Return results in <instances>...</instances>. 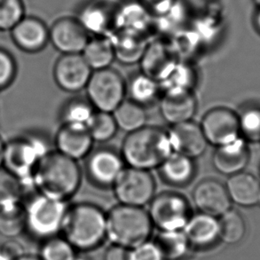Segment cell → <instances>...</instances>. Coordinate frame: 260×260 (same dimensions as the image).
Returning a JSON list of instances; mask_svg holds the SVG:
<instances>
[{
  "instance_id": "4fadbf2b",
  "label": "cell",
  "mask_w": 260,
  "mask_h": 260,
  "mask_svg": "<svg viewBox=\"0 0 260 260\" xmlns=\"http://www.w3.org/2000/svg\"><path fill=\"white\" fill-rule=\"evenodd\" d=\"M92 70L81 53L62 54L53 67V78L57 85L68 92H78L85 89Z\"/></svg>"
},
{
  "instance_id": "ab89813d",
  "label": "cell",
  "mask_w": 260,
  "mask_h": 260,
  "mask_svg": "<svg viewBox=\"0 0 260 260\" xmlns=\"http://www.w3.org/2000/svg\"><path fill=\"white\" fill-rule=\"evenodd\" d=\"M240 131L252 140H260V109H248L239 116Z\"/></svg>"
},
{
  "instance_id": "484cf974",
  "label": "cell",
  "mask_w": 260,
  "mask_h": 260,
  "mask_svg": "<svg viewBox=\"0 0 260 260\" xmlns=\"http://www.w3.org/2000/svg\"><path fill=\"white\" fill-rule=\"evenodd\" d=\"M225 187L230 199L236 204L251 206L259 203L260 184L251 174L241 172L231 175Z\"/></svg>"
},
{
  "instance_id": "52a82bcc",
  "label": "cell",
  "mask_w": 260,
  "mask_h": 260,
  "mask_svg": "<svg viewBox=\"0 0 260 260\" xmlns=\"http://www.w3.org/2000/svg\"><path fill=\"white\" fill-rule=\"evenodd\" d=\"M87 100L95 110L112 113L124 101L126 83L111 68L92 71L86 85Z\"/></svg>"
},
{
  "instance_id": "7c38bea8",
  "label": "cell",
  "mask_w": 260,
  "mask_h": 260,
  "mask_svg": "<svg viewBox=\"0 0 260 260\" xmlns=\"http://www.w3.org/2000/svg\"><path fill=\"white\" fill-rule=\"evenodd\" d=\"M90 39L78 18H60L49 28V42L61 54L81 53Z\"/></svg>"
},
{
  "instance_id": "7bdbcfd3",
  "label": "cell",
  "mask_w": 260,
  "mask_h": 260,
  "mask_svg": "<svg viewBox=\"0 0 260 260\" xmlns=\"http://www.w3.org/2000/svg\"><path fill=\"white\" fill-rule=\"evenodd\" d=\"M191 30H192V29H191ZM192 31H193V30H192ZM187 34H188V37H189V38H188V43H187V45H189L192 48H194V49H196L197 46H198V45L200 44L199 39H198V38H197V35L194 34V32L193 31L187 33ZM175 35V39L177 40V44L186 45V39H187V38H186V35H183L182 30H181V31H179V33H177ZM185 50H186V46H182L181 48H179V49L176 50L175 53L177 57H178V53H179V51H180V53H185Z\"/></svg>"
},
{
  "instance_id": "cb8c5ba5",
  "label": "cell",
  "mask_w": 260,
  "mask_h": 260,
  "mask_svg": "<svg viewBox=\"0 0 260 260\" xmlns=\"http://www.w3.org/2000/svg\"><path fill=\"white\" fill-rule=\"evenodd\" d=\"M110 39L116 60L127 65L140 62L148 44L145 36L122 29L111 36Z\"/></svg>"
},
{
  "instance_id": "2e32d148",
  "label": "cell",
  "mask_w": 260,
  "mask_h": 260,
  "mask_svg": "<svg viewBox=\"0 0 260 260\" xmlns=\"http://www.w3.org/2000/svg\"><path fill=\"white\" fill-rule=\"evenodd\" d=\"M173 152L197 159L204 155L208 143L200 124L188 121L173 125L168 131Z\"/></svg>"
},
{
  "instance_id": "f1b7e54d",
  "label": "cell",
  "mask_w": 260,
  "mask_h": 260,
  "mask_svg": "<svg viewBox=\"0 0 260 260\" xmlns=\"http://www.w3.org/2000/svg\"><path fill=\"white\" fill-rule=\"evenodd\" d=\"M118 129L130 134L147 125L148 115L145 107L133 101H123L112 112Z\"/></svg>"
},
{
  "instance_id": "7dc6e473",
  "label": "cell",
  "mask_w": 260,
  "mask_h": 260,
  "mask_svg": "<svg viewBox=\"0 0 260 260\" xmlns=\"http://www.w3.org/2000/svg\"><path fill=\"white\" fill-rule=\"evenodd\" d=\"M14 260H42L39 259L38 257H31V256H20Z\"/></svg>"
},
{
  "instance_id": "6da1fadb",
  "label": "cell",
  "mask_w": 260,
  "mask_h": 260,
  "mask_svg": "<svg viewBox=\"0 0 260 260\" xmlns=\"http://www.w3.org/2000/svg\"><path fill=\"white\" fill-rule=\"evenodd\" d=\"M81 181L78 161L58 151L48 152L43 156L33 177L38 193L63 201L77 193Z\"/></svg>"
},
{
  "instance_id": "9a60e30c",
  "label": "cell",
  "mask_w": 260,
  "mask_h": 260,
  "mask_svg": "<svg viewBox=\"0 0 260 260\" xmlns=\"http://www.w3.org/2000/svg\"><path fill=\"white\" fill-rule=\"evenodd\" d=\"M193 200L199 212L220 217L230 210L231 199L226 187L216 179H204L193 191Z\"/></svg>"
},
{
  "instance_id": "7a4b0ae2",
  "label": "cell",
  "mask_w": 260,
  "mask_h": 260,
  "mask_svg": "<svg viewBox=\"0 0 260 260\" xmlns=\"http://www.w3.org/2000/svg\"><path fill=\"white\" fill-rule=\"evenodd\" d=\"M125 165L150 171L159 168L173 153L168 132L155 126H146L127 134L122 145Z\"/></svg>"
},
{
  "instance_id": "ffe728a7",
  "label": "cell",
  "mask_w": 260,
  "mask_h": 260,
  "mask_svg": "<svg viewBox=\"0 0 260 260\" xmlns=\"http://www.w3.org/2000/svg\"><path fill=\"white\" fill-rule=\"evenodd\" d=\"M178 60L171 44L154 40L148 42L140 62L142 73L159 82Z\"/></svg>"
},
{
  "instance_id": "60d3db41",
  "label": "cell",
  "mask_w": 260,
  "mask_h": 260,
  "mask_svg": "<svg viewBox=\"0 0 260 260\" xmlns=\"http://www.w3.org/2000/svg\"><path fill=\"white\" fill-rule=\"evenodd\" d=\"M130 260H165L155 243L145 242L130 251Z\"/></svg>"
},
{
  "instance_id": "8992f818",
  "label": "cell",
  "mask_w": 260,
  "mask_h": 260,
  "mask_svg": "<svg viewBox=\"0 0 260 260\" xmlns=\"http://www.w3.org/2000/svg\"><path fill=\"white\" fill-rule=\"evenodd\" d=\"M66 202L38 193L24 207L26 225L37 236L55 235L61 230L69 209Z\"/></svg>"
},
{
  "instance_id": "836d02e7",
  "label": "cell",
  "mask_w": 260,
  "mask_h": 260,
  "mask_svg": "<svg viewBox=\"0 0 260 260\" xmlns=\"http://www.w3.org/2000/svg\"><path fill=\"white\" fill-rule=\"evenodd\" d=\"M86 127L92 141L101 143L112 140L118 131L112 113L98 110H95Z\"/></svg>"
},
{
  "instance_id": "d4e9b609",
  "label": "cell",
  "mask_w": 260,
  "mask_h": 260,
  "mask_svg": "<svg viewBox=\"0 0 260 260\" xmlns=\"http://www.w3.org/2000/svg\"><path fill=\"white\" fill-rule=\"evenodd\" d=\"M162 179L171 186H184L196 175L194 159L173 152L159 166Z\"/></svg>"
},
{
  "instance_id": "b9f144b4",
  "label": "cell",
  "mask_w": 260,
  "mask_h": 260,
  "mask_svg": "<svg viewBox=\"0 0 260 260\" xmlns=\"http://www.w3.org/2000/svg\"><path fill=\"white\" fill-rule=\"evenodd\" d=\"M155 18L168 13L179 0H139Z\"/></svg>"
},
{
  "instance_id": "d6a6232c",
  "label": "cell",
  "mask_w": 260,
  "mask_h": 260,
  "mask_svg": "<svg viewBox=\"0 0 260 260\" xmlns=\"http://www.w3.org/2000/svg\"><path fill=\"white\" fill-rule=\"evenodd\" d=\"M246 232V225L242 215L229 210L218 219V236L229 244L239 243Z\"/></svg>"
},
{
  "instance_id": "30bf717a",
  "label": "cell",
  "mask_w": 260,
  "mask_h": 260,
  "mask_svg": "<svg viewBox=\"0 0 260 260\" xmlns=\"http://www.w3.org/2000/svg\"><path fill=\"white\" fill-rule=\"evenodd\" d=\"M88 33L110 38L119 30V5L109 0H94L82 8L78 15Z\"/></svg>"
},
{
  "instance_id": "603a6c76",
  "label": "cell",
  "mask_w": 260,
  "mask_h": 260,
  "mask_svg": "<svg viewBox=\"0 0 260 260\" xmlns=\"http://www.w3.org/2000/svg\"><path fill=\"white\" fill-rule=\"evenodd\" d=\"M182 231L191 244L197 247L209 246L219 237L218 220L216 217L199 212L190 216Z\"/></svg>"
},
{
  "instance_id": "9c48e42d",
  "label": "cell",
  "mask_w": 260,
  "mask_h": 260,
  "mask_svg": "<svg viewBox=\"0 0 260 260\" xmlns=\"http://www.w3.org/2000/svg\"><path fill=\"white\" fill-rule=\"evenodd\" d=\"M120 204L143 207L155 196V181L149 171L125 167L113 185Z\"/></svg>"
},
{
  "instance_id": "ba28073f",
  "label": "cell",
  "mask_w": 260,
  "mask_h": 260,
  "mask_svg": "<svg viewBox=\"0 0 260 260\" xmlns=\"http://www.w3.org/2000/svg\"><path fill=\"white\" fill-rule=\"evenodd\" d=\"M149 204L148 214L160 231H181L191 216L189 202L181 193L162 192Z\"/></svg>"
},
{
  "instance_id": "ee69618b",
  "label": "cell",
  "mask_w": 260,
  "mask_h": 260,
  "mask_svg": "<svg viewBox=\"0 0 260 260\" xmlns=\"http://www.w3.org/2000/svg\"><path fill=\"white\" fill-rule=\"evenodd\" d=\"M105 260H130V251L125 247L115 244L106 251Z\"/></svg>"
},
{
  "instance_id": "5bb4252c",
  "label": "cell",
  "mask_w": 260,
  "mask_h": 260,
  "mask_svg": "<svg viewBox=\"0 0 260 260\" xmlns=\"http://www.w3.org/2000/svg\"><path fill=\"white\" fill-rule=\"evenodd\" d=\"M88 156V175L91 181L100 186H113L125 168L122 155L112 149L101 148Z\"/></svg>"
},
{
  "instance_id": "e575fe53",
  "label": "cell",
  "mask_w": 260,
  "mask_h": 260,
  "mask_svg": "<svg viewBox=\"0 0 260 260\" xmlns=\"http://www.w3.org/2000/svg\"><path fill=\"white\" fill-rule=\"evenodd\" d=\"M95 109L89 101L83 99H72L64 106L61 111L63 123L87 126Z\"/></svg>"
},
{
  "instance_id": "d590c367",
  "label": "cell",
  "mask_w": 260,
  "mask_h": 260,
  "mask_svg": "<svg viewBox=\"0 0 260 260\" xmlns=\"http://www.w3.org/2000/svg\"><path fill=\"white\" fill-rule=\"evenodd\" d=\"M26 226L25 208L21 205L0 209V234L7 237L19 236Z\"/></svg>"
},
{
  "instance_id": "681fc988",
  "label": "cell",
  "mask_w": 260,
  "mask_h": 260,
  "mask_svg": "<svg viewBox=\"0 0 260 260\" xmlns=\"http://www.w3.org/2000/svg\"><path fill=\"white\" fill-rule=\"evenodd\" d=\"M259 203H260V197H259Z\"/></svg>"
},
{
  "instance_id": "74e56055",
  "label": "cell",
  "mask_w": 260,
  "mask_h": 260,
  "mask_svg": "<svg viewBox=\"0 0 260 260\" xmlns=\"http://www.w3.org/2000/svg\"><path fill=\"white\" fill-rule=\"evenodd\" d=\"M43 260H76L74 247L66 239L52 238L43 247Z\"/></svg>"
},
{
  "instance_id": "83f0119b",
  "label": "cell",
  "mask_w": 260,
  "mask_h": 260,
  "mask_svg": "<svg viewBox=\"0 0 260 260\" xmlns=\"http://www.w3.org/2000/svg\"><path fill=\"white\" fill-rule=\"evenodd\" d=\"M81 54L92 71L110 68L116 60L112 41L108 37L91 38Z\"/></svg>"
},
{
  "instance_id": "277c9868",
  "label": "cell",
  "mask_w": 260,
  "mask_h": 260,
  "mask_svg": "<svg viewBox=\"0 0 260 260\" xmlns=\"http://www.w3.org/2000/svg\"><path fill=\"white\" fill-rule=\"evenodd\" d=\"M153 223L143 207L120 204L107 215V236L116 245L135 248L148 241Z\"/></svg>"
},
{
  "instance_id": "5b68a950",
  "label": "cell",
  "mask_w": 260,
  "mask_h": 260,
  "mask_svg": "<svg viewBox=\"0 0 260 260\" xmlns=\"http://www.w3.org/2000/svg\"><path fill=\"white\" fill-rule=\"evenodd\" d=\"M46 145L36 138H17L6 143L5 169L21 179L27 187H35L33 177L43 156L48 153Z\"/></svg>"
},
{
  "instance_id": "ac0fdd59",
  "label": "cell",
  "mask_w": 260,
  "mask_h": 260,
  "mask_svg": "<svg viewBox=\"0 0 260 260\" xmlns=\"http://www.w3.org/2000/svg\"><path fill=\"white\" fill-rule=\"evenodd\" d=\"M160 113L172 126L193 119L197 100L193 91H166L160 98Z\"/></svg>"
},
{
  "instance_id": "f6af8a7d",
  "label": "cell",
  "mask_w": 260,
  "mask_h": 260,
  "mask_svg": "<svg viewBox=\"0 0 260 260\" xmlns=\"http://www.w3.org/2000/svg\"><path fill=\"white\" fill-rule=\"evenodd\" d=\"M6 148V142L4 141L3 138L0 136V168L3 166L4 153Z\"/></svg>"
},
{
  "instance_id": "e0dca14e",
  "label": "cell",
  "mask_w": 260,
  "mask_h": 260,
  "mask_svg": "<svg viewBox=\"0 0 260 260\" xmlns=\"http://www.w3.org/2000/svg\"><path fill=\"white\" fill-rule=\"evenodd\" d=\"M10 32L15 46L25 53H39L49 42V28L33 16H24Z\"/></svg>"
},
{
  "instance_id": "44dd1931",
  "label": "cell",
  "mask_w": 260,
  "mask_h": 260,
  "mask_svg": "<svg viewBox=\"0 0 260 260\" xmlns=\"http://www.w3.org/2000/svg\"><path fill=\"white\" fill-rule=\"evenodd\" d=\"M249 162V151L241 138L228 144L217 147L212 156V164L218 173L234 175L241 173Z\"/></svg>"
},
{
  "instance_id": "c3c4849f",
  "label": "cell",
  "mask_w": 260,
  "mask_h": 260,
  "mask_svg": "<svg viewBox=\"0 0 260 260\" xmlns=\"http://www.w3.org/2000/svg\"><path fill=\"white\" fill-rule=\"evenodd\" d=\"M257 5H258V7H260V0H257Z\"/></svg>"
},
{
  "instance_id": "7402d4cb",
  "label": "cell",
  "mask_w": 260,
  "mask_h": 260,
  "mask_svg": "<svg viewBox=\"0 0 260 260\" xmlns=\"http://www.w3.org/2000/svg\"><path fill=\"white\" fill-rule=\"evenodd\" d=\"M155 28V16L139 0L119 5V30L134 32L147 38Z\"/></svg>"
},
{
  "instance_id": "3957f363",
  "label": "cell",
  "mask_w": 260,
  "mask_h": 260,
  "mask_svg": "<svg viewBox=\"0 0 260 260\" xmlns=\"http://www.w3.org/2000/svg\"><path fill=\"white\" fill-rule=\"evenodd\" d=\"M61 230L74 248L90 250L107 236V215L94 204H76L68 209Z\"/></svg>"
},
{
  "instance_id": "4dcf8cb0",
  "label": "cell",
  "mask_w": 260,
  "mask_h": 260,
  "mask_svg": "<svg viewBox=\"0 0 260 260\" xmlns=\"http://www.w3.org/2000/svg\"><path fill=\"white\" fill-rule=\"evenodd\" d=\"M27 188L16 176L4 167L0 168V209L22 204Z\"/></svg>"
},
{
  "instance_id": "d6986e66",
  "label": "cell",
  "mask_w": 260,
  "mask_h": 260,
  "mask_svg": "<svg viewBox=\"0 0 260 260\" xmlns=\"http://www.w3.org/2000/svg\"><path fill=\"white\" fill-rule=\"evenodd\" d=\"M87 127L63 123L57 132V151L75 161L85 158L91 153L92 144Z\"/></svg>"
},
{
  "instance_id": "f546056e",
  "label": "cell",
  "mask_w": 260,
  "mask_h": 260,
  "mask_svg": "<svg viewBox=\"0 0 260 260\" xmlns=\"http://www.w3.org/2000/svg\"><path fill=\"white\" fill-rule=\"evenodd\" d=\"M161 90L160 84L155 78L144 73L135 75L126 85V93L130 95V100L140 105H150L159 98Z\"/></svg>"
},
{
  "instance_id": "1f68e13d",
  "label": "cell",
  "mask_w": 260,
  "mask_h": 260,
  "mask_svg": "<svg viewBox=\"0 0 260 260\" xmlns=\"http://www.w3.org/2000/svg\"><path fill=\"white\" fill-rule=\"evenodd\" d=\"M164 259L177 260L187 250L188 241L181 231H161L154 241Z\"/></svg>"
},
{
  "instance_id": "bcb514c9",
  "label": "cell",
  "mask_w": 260,
  "mask_h": 260,
  "mask_svg": "<svg viewBox=\"0 0 260 260\" xmlns=\"http://www.w3.org/2000/svg\"><path fill=\"white\" fill-rule=\"evenodd\" d=\"M254 24L255 27L257 28L258 32L260 33V7L257 8V12L255 14V17H254Z\"/></svg>"
},
{
  "instance_id": "4316f807",
  "label": "cell",
  "mask_w": 260,
  "mask_h": 260,
  "mask_svg": "<svg viewBox=\"0 0 260 260\" xmlns=\"http://www.w3.org/2000/svg\"><path fill=\"white\" fill-rule=\"evenodd\" d=\"M197 82L194 68L186 60H179L159 81L161 90L166 91H193Z\"/></svg>"
},
{
  "instance_id": "8fae6325",
  "label": "cell",
  "mask_w": 260,
  "mask_h": 260,
  "mask_svg": "<svg viewBox=\"0 0 260 260\" xmlns=\"http://www.w3.org/2000/svg\"><path fill=\"white\" fill-rule=\"evenodd\" d=\"M201 128L209 144L219 147L239 138V116L231 109L215 108L201 121Z\"/></svg>"
},
{
  "instance_id": "8d00e7d4",
  "label": "cell",
  "mask_w": 260,
  "mask_h": 260,
  "mask_svg": "<svg viewBox=\"0 0 260 260\" xmlns=\"http://www.w3.org/2000/svg\"><path fill=\"white\" fill-rule=\"evenodd\" d=\"M24 16L22 0H0V31H10Z\"/></svg>"
},
{
  "instance_id": "f35d334b",
  "label": "cell",
  "mask_w": 260,
  "mask_h": 260,
  "mask_svg": "<svg viewBox=\"0 0 260 260\" xmlns=\"http://www.w3.org/2000/svg\"><path fill=\"white\" fill-rule=\"evenodd\" d=\"M17 74V64L7 50L0 48V91L10 86Z\"/></svg>"
}]
</instances>
